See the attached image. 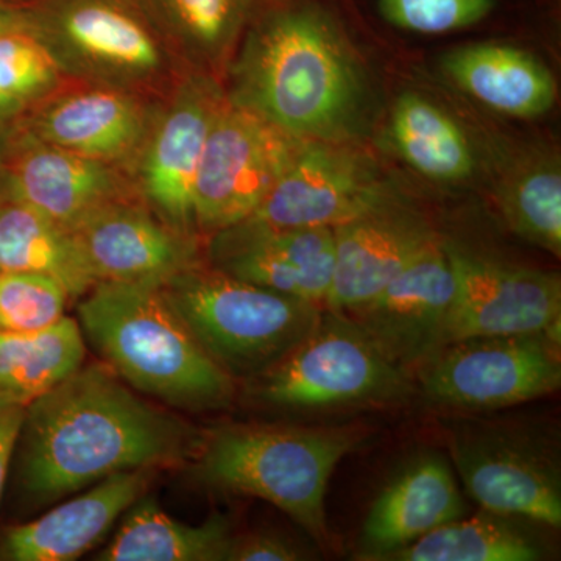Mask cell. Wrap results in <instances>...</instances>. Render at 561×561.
Segmentation results:
<instances>
[{"label":"cell","mask_w":561,"mask_h":561,"mask_svg":"<svg viewBox=\"0 0 561 561\" xmlns=\"http://www.w3.org/2000/svg\"><path fill=\"white\" fill-rule=\"evenodd\" d=\"M227 72L228 101L300 140L343 135L364 95L348 46L330 18L313 9L265 18Z\"/></svg>","instance_id":"obj_2"},{"label":"cell","mask_w":561,"mask_h":561,"mask_svg":"<svg viewBox=\"0 0 561 561\" xmlns=\"http://www.w3.org/2000/svg\"><path fill=\"white\" fill-rule=\"evenodd\" d=\"M25 113L24 106L11 101L5 94L0 92V136L9 133L14 125L20 122L22 114Z\"/></svg>","instance_id":"obj_35"},{"label":"cell","mask_w":561,"mask_h":561,"mask_svg":"<svg viewBox=\"0 0 561 561\" xmlns=\"http://www.w3.org/2000/svg\"><path fill=\"white\" fill-rule=\"evenodd\" d=\"M309 559L297 542L273 531L232 535L225 561H298Z\"/></svg>","instance_id":"obj_33"},{"label":"cell","mask_w":561,"mask_h":561,"mask_svg":"<svg viewBox=\"0 0 561 561\" xmlns=\"http://www.w3.org/2000/svg\"><path fill=\"white\" fill-rule=\"evenodd\" d=\"M390 130L401 157L421 175L440 183L471 175L474 158L467 136L445 111L421 95H401Z\"/></svg>","instance_id":"obj_28"},{"label":"cell","mask_w":561,"mask_h":561,"mask_svg":"<svg viewBox=\"0 0 561 561\" xmlns=\"http://www.w3.org/2000/svg\"><path fill=\"white\" fill-rule=\"evenodd\" d=\"M0 272L50 276L70 298L98 284L72 232L13 201L0 206Z\"/></svg>","instance_id":"obj_26"},{"label":"cell","mask_w":561,"mask_h":561,"mask_svg":"<svg viewBox=\"0 0 561 561\" xmlns=\"http://www.w3.org/2000/svg\"><path fill=\"white\" fill-rule=\"evenodd\" d=\"M443 69L483 105L512 117H538L556 102V81L527 51L504 44L460 47L443 58Z\"/></svg>","instance_id":"obj_22"},{"label":"cell","mask_w":561,"mask_h":561,"mask_svg":"<svg viewBox=\"0 0 561 561\" xmlns=\"http://www.w3.org/2000/svg\"><path fill=\"white\" fill-rule=\"evenodd\" d=\"M0 154L9 201L68 231L110 203L136 197L125 169L61 149L20 124L0 136Z\"/></svg>","instance_id":"obj_14"},{"label":"cell","mask_w":561,"mask_h":561,"mask_svg":"<svg viewBox=\"0 0 561 561\" xmlns=\"http://www.w3.org/2000/svg\"><path fill=\"white\" fill-rule=\"evenodd\" d=\"M187 70L220 80L254 0H133Z\"/></svg>","instance_id":"obj_23"},{"label":"cell","mask_w":561,"mask_h":561,"mask_svg":"<svg viewBox=\"0 0 561 561\" xmlns=\"http://www.w3.org/2000/svg\"><path fill=\"white\" fill-rule=\"evenodd\" d=\"M232 535L227 516L191 526L173 519L154 497L142 496L125 512L119 530L95 560L225 561Z\"/></svg>","instance_id":"obj_24"},{"label":"cell","mask_w":561,"mask_h":561,"mask_svg":"<svg viewBox=\"0 0 561 561\" xmlns=\"http://www.w3.org/2000/svg\"><path fill=\"white\" fill-rule=\"evenodd\" d=\"M162 99L65 79L25 111L18 124L61 149L128 172Z\"/></svg>","instance_id":"obj_15"},{"label":"cell","mask_w":561,"mask_h":561,"mask_svg":"<svg viewBox=\"0 0 561 561\" xmlns=\"http://www.w3.org/2000/svg\"><path fill=\"white\" fill-rule=\"evenodd\" d=\"M456 278L445 343L476 335L561 332L559 273L494 260L443 241Z\"/></svg>","instance_id":"obj_12"},{"label":"cell","mask_w":561,"mask_h":561,"mask_svg":"<svg viewBox=\"0 0 561 561\" xmlns=\"http://www.w3.org/2000/svg\"><path fill=\"white\" fill-rule=\"evenodd\" d=\"M424 400L446 411L482 413L560 389L561 332L476 335L445 343L415 370Z\"/></svg>","instance_id":"obj_9"},{"label":"cell","mask_w":561,"mask_h":561,"mask_svg":"<svg viewBox=\"0 0 561 561\" xmlns=\"http://www.w3.org/2000/svg\"><path fill=\"white\" fill-rule=\"evenodd\" d=\"M502 216L527 242L560 256L561 175L559 164L541 161L501 187Z\"/></svg>","instance_id":"obj_29"},{"label":"cell","mask_w":561,"mask_h":561,"mask_svg":"<svg viewBox=\"0 0 561 561\" xmlns=\"http://www.w3.org/2000/svg\"><path fill=\"white\" fill-rule=\"evenodd\" d=\"M208 260L236 278L324 308L334 278V228L262 230L236 224L209 236Z\"/></svg>","instance_id":"obj_17"},{"label":"cell","mask_w":561,"mask_h":561,"mask_svg":"<svg viewBox=\"0 0 561 561\" xmlns=\"http://www.w3.org/2000/svg\"><path fill=\"white\" fill-rule=\"evenodd\" d=\"M225 101L219 79L187 70L162 99L128 169L138 201L173 230L198 241L192 194L210 125Z\"/></svg>","instance_id":"obj_11"},{"label":"cell","mask_w":561,"mask_h":561,"mask_svg":"<svg viewBox=\"0 0 561 561\" xmlns=\"http://www.w3.org/2000/svg\"><path fill=\"white\" fill-rule=\"evenodd\" d=\"M540 523L482 508L471 518L445 524L386 561H538L549 548Z\"/></svg>","instance_id":"obj_25"},{"label":"cell","mask_w":561,"mask_h":561,"mask_svg":"<svg viewBox=\"0 0 561 561\" xmlns=\"http://www.w3.org/2000/svg\"><path fill=\"white\" fill-rule=\"evenodd\" d=\"M454 295L451 262L438 238L375 297L346 316L387 359L412 375L445 345Z\"/></svg>","instance_id":"obj_16"},{"label":"cell","mask_w":561,"mask_h":561,"mask_svg":"<svg viewBox=\"0 0 561 561\" xmlns=\"http://www.w3.org/2000/svg\"><path fill=\"white\" fill-rule=\"evenodd\" d=\"M68 290L39 273L0 272V334L47 330L65 317Z\"/></svg>","instance_id":"obj_30"},{"label":"cell","mask_w":561,"mask_h":561,"mask_svg":"<svg viewBox=\"0 0 561 561\" xmlns=\"http://www.w3.org/2000/svg\"><path fill=\"white\" fill-rule=\"evenodd\" d=\"M153 470L116 472L87 493L50 508L35 522L11 527L0 541V559L72 561L103 540L117 519L144 496Z\"/></svg>","instance_id":"obj_21"},{"label":"cell","mask_w":561,"mask_h":561,"mask_svg":"<svg viewBox=\"0 0 561 561\" xmlns=\"http://www.w3.org/2000/svg\"><path fill=\"white\" fill-rule=\"evenodd\" d=\"M28 22L25 11L0 7V36L16 31H27Z\"/></svg>","instance_id":"obj_36"},{"label":"cell","mask_w":561,"mask_h":561,"mask_svg":"<svg viewBox=\"0 0 561 561\" xmlns=\"http://www.w3.org/2000/svg\"><path fill=\"white\" fill-rule=\"evenodd\" d=\"M70 232L98 283L162 284L202 261L198 239L173 230L136 197L103 206Z\"/></svg>","instance_id":"obj_18"},{"label":"cell","mask_w":561,"mask_h":561,"mask_svg":"<svg viewBox=\"0 0 561 561\" xmlns=\"http://www.w3.org/2000/svg\"><path fill=\"white\" fill-rule=\"evenodd\" d=\"M335 267L324 308L348 313L383 289L440 236L416 210L378 203L334 228Z\"/></svg>","instance_id":"obj_19"},{"label":"cell","mask_w":561,"mask_h":561,"mask_svg":"<svg viewBox=\"0 0 561 561\" xmlns=\"http://www.w3.org/2000/svg\"><path fill=\"white\" fill-rule=\"evenodd\" d=\"M79 305L84 341L131 389L192 412L230 408L234 379L206 353L161 284H94Z\"/></svg>","instance_id":"obj_3"},{"label":"cell","mask_w":561,"mask_h":561,"mask_svg":"<svg viewBox=\"0 0 561 561\" xmlns=\"http://www.w3.org/2000/svg\"><path fill=\"white\" fill-rule=\"evenodd\" d=\"M21 435L22 486L39 504L116 472L171 467L195 448L186 423L95 364L33 401Z\"/></svg>","instance_id":"obj_1"},{"label":"cell","mask_w":561,"mask_h":561,"mask_svg":"<svg viewBox=\"0 0 561 561\" xmlns=\"http://www.w3.org/2000/svg\"><path fill=\"white\" fill-rule=\"evenodd\" d=\"M413 381L356 321L323 308L313 330L294 350L250 379L249 394L265 408L319 412L397 404L416 393Z\"/></svg>","instance_id":"obj_7"},{"label":"cell","mask_w":561,"mask_h":561,"mask_svg":"<svg viewBox=\"0 0 561 561\" xmlns=\"http://www.w3.org/2000/svg\"><path fill=\"white\" fill-rule=\"evenodd\" d=\"M387 197L367 158L330 140H302L289 168L239 224L262 230L335 228Z\"/></svg>","instance_id":"obj_13"},{"label":"cell","mask_w":561,"mask_h":561,"mask_svg":"<svg viewBox=\"0 0 561 561\" xmlns=\"http://www.w3.org/2000/svg\"><path fill=\"white\" fill-rule=\"evenodd\" d=\"M301 142L227 98L210 125L195 176L192 210L198 238L247 219L289 168Z\"/></svg>","instance_id":"obj_10"},{"label":"cell","mask_w":561,"mask_h":561,"mask_svg":"<svg viewBox=\"0 0 561 561\" xmlns=\"http://www.w3.org/2000/svg\"><path fill=\"white\" fill-rule=\"evenodd\" d=\"M25 415H27V405L0 398V497L9 474L14 446L21 438Z\"/></svg>","instance_id":"obj_34"},{"label":"cell","mask_w":561,"mask_h":561,"mask_svg":"<svg viewBox=\"0 0 561 561\" xmlns=\"http://www.w3.org/2000/svg\"><path fill=\"white\" fill-rule=\"evenodd\" d=\"M9 201V191H7L5 171H3L2 154H0V206Z\"/></svg>","instance_id":"obj_37"},{"label":"cell","mask_w":561,"mask_h":561,"mask_svg":"<svg viewBox=\"0 0 561 561\" xmlns=\"http://www.w3.org/2000/svg\"><path fill=\"white\" fill-rule=\"evenodd\" d=\"M467 504L446 457L421 454L371 502L360 531L359 559L386 561L430 531L459 519Z\"/></svg>","instance_id":"obj_20"},{"label":"cell","mask_w":561,"mask_h":561,"mask_svg":"<svg viewBox=\"0 0 561 561\" xmlns=\"http://www.w3.org/2000/svg\"><path fill=\"white\" fill-rule=\"evenodd\" d=\"M449 453L471 500L486 511L561 526L560 445L540 424L457 420Z\"/></svg>","instance_id":"obj_8"},{"label":"cell","mask_w":561,"mask_h":561,"mask_svg":"<svg viewBox=\"0 0 561 561\" xmlns=\"http://www.w3.org/2000/svg\"><path fill=\"white\" fill-rule=\"evenodd\" d=\"M362 438L354 426H228L203 443L195 471L213 489L271 502L330 545L328 483Z\"/></svg>","instance_id":"obj_4"},{"label":"cell","mask_w":561,"mask_h":561,"mask_svg":"<svg viewBox=\"0 0 561 561\" xmlns=\"http://www.w3.org/2000/svg\"><path fill=\"white\" fill-rule=\"evenodd\" d=\"M79 321L62 317L47 330L0 334V398L31 405L84 362Z\"/></svg>","instance_id":"obj_27"},{"label":"cell","mask_w":561,"mask_h":561,"mask_svg":"<svg viewBox=\"0 0 561 561\" xmlns=\"http://www.w3.org/2000/svg\"><path fill=\"white\" fill-rule=\"evenodd\" d=\"M65 77L28 31L0 36V92L27 111L57 90Z\"/></svg>","instance_id":"obj_31"},{"label":"cell","mask_w":561,"mask_h":561,"mask_svg":"<svg viewBox=\"0 0 561 561\" xmlns=\"http://www.w3.org/2000/svg\"><path fill=\"white\" fill-rule=\"evenodd\" d=\"M25 14L65 79L164 99L187 72L133 0H46Z\"/></svg>","instance_id":"obj_6"},{"label":"cell","mask_w":561,"mask_h":561,"mask_svg":"<svg viewBox=\"0 0 561 561\" xmlns=\"http://www.w3.org/2000/svg\"><path fill=\"white\" fill-rule=\"evenodd\" d=\"M206 353L232 379H253L313 330L323 308L198 261L161 284Z\"/></svg>","instance_id":"obj_5"},{"label":"cell","mask_w":561,"mask_h":561,"mask_svg":"<svg viewBox=\"0 0 561 561\" xmlns=\"http://www.w3.org/2000/svg\"><path fill=\"white\" fill-rule=\"evenodd\" d=\"M496 0H379L383 20L402 31L446 33L483 20Z\"/></svg>","instance_id":"obj_32"}]
</instances>
